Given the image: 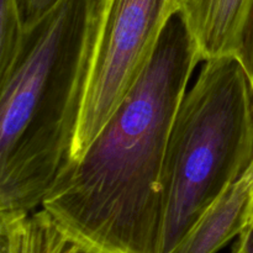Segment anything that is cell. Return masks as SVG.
I'll use <instances>...</instances> for the list:
<instances>
[{
    "mask_svg": "<svg viewBox=\"0 0 253 253\" xmlns=\"http://www.w3.org/2000/svg\"><path fill=\"white\" fill-rule=\"evenodd\" d=\"M59 253H100V252L95 251V250L90 249V247L85 246V245L81 244V242L76 241V240L71 237L68 244L64 246V249Z\"/></svg>",
    "mask_w": 253,
    "mask_h": 253,
    "instance_id": "obj_12",
    "label": "cell"
},
{
    "mask_svg": "<svg viewBox=\"0 0 253 253\" xmlns=\"http://www.w3.org/2000/svg\"><path fill=\"white\" fill-rule=\"evenodd\" d=\"M251 178L244 175L204 214L173 253H216L237 237L247 222Z\"/></svg>",
    "mask_w": 253,
    "mask_h": 253,
    "instance_id": "obj_6",
    "label": "cell"
},
{
    "mask_svg": "<svg viewBox=\"0 0 253 253\" xmlns=\"http://www.w3.org/2000/svg\"><path fill=\"white\" fill-rule=\"evenodd\" d=\"M71 236L42 208L0 211V253H59Z\"/></svg>",
    "mask_w": 253,
    "mask_h": 253,
    "instance_id": "obj_7",
    "label": "cell"
},
{
    "mask_svg": "<svg viewBox=\"0 0 253 253\" xmlns=\"http://www.w3.org/2000/svg\"><path fill=\"white\" fill-rule=\"evenodd\" d=\"M25 36L20 0H0V79L14 66Z\"/></svg>",
    "mask_w": 253,
    "mask_h": 253,
    "instance_id": "obj_8",
    "label": "cell"
},
{
    "mask_svg": "<svg viewBox=\"0 0 253 253\" xmlns=\"http://www.w3.org/2000/svg\"><path fill=\"white\" fill-rule=\"evenodd\" d=\"M236 57L241 62L253 86V5L250 11L247 21L245 24L244 32L241 37V44L237 51Z\"/></svg>",
    "mask_w": 253,
    "mask_h": 253,
    "instance_id": "obj_9",
    "label": "cell"
},
{
    "mask_svg": "<svg viewBox=\"0 0 253 253\" xmlns=\"http://www.w3.org/2000/svg\"><path fill=\"white\" fill-rule=\"evenodd\" d=\"M199 62L178 12L130 93L42 202L72 239L100 253H160L168 141Z\"/></svg>",
    "mask_w": 253,
    "mask_h": 253,
    "instance_id": "obj_1",
    "label": "cell"
},
{
    "mask_svg": "<svg viewBox=\"0 0 253 253\" xmlns=\"http://www.w3.org/2000/svg\"><path fill=\"white\" fill-rule=\"evenodd\" d=\"M239 240L235 244L232 253H253V178L249 192L246 226L240 232Z\"/></svg>",
    "mask_w": 253,
    "mask_h": 253,
    "instance_id": "obj_10",
    "label": "cell"
},
{
    "mask_svg": "<svg viewBox=\"0 0 253 253\" xmlns=\"http://www.w3.org/2000/svg\"><path fill=\"white\" fill-rule=\"evenodd\" d=\"M246 175H247V177L251 178V179L253 178V162H252L251 167H250L249 170H247V172H246Z\"/></svg>",
    "mask_w": 253,
    "mask_h": 253,
    "instance_id": "obj_13",
    "label": "cell"
},
{
    "mask_svg": "<svg viewBox=\"0 0 253 253\" xmlns=\"http://www.w3.org/2000/svg\"><path fill=\"white\" fill-rule=\"evenodd\" d=\"M99 0H58L25 29L0 79V211H32L71 158Z\"/></svg>",
    "mask_w": 253,
    "mask_h": 253,
    "instance_id": "obj_2",
    "label": "cell"
},
{
    "mask_svg": "<svg viewBox=\"0 0 253 253\" xmlns=\"http://www.w3.org/2000/svg\"><path fill=\"white\" fill-rule=\"evenodd\" d=\"M58 0H20L25 29L46 14Z\"/></svg>",
    "mask_w": 253,
    "mask_h": 253,
    "instance_id": "obj_11",
    "label": "cell"
},
{
    "mask_svg": "<svg viewBox=\"0 0 253 253\" xmlns=\"http://www.w3.org/2000/svg\"><path fill=\"white\" fill-rule=\"evenodd\" d=\"M253 0H182L179 15L202 61L236 56Z\"/></svg>",
    "mask_w": 253,
    "mask_h": 253,
    "instance_id": "obj_5",
    "label": "cell"
},
{
    "mask_svg": "<svg viewBox=\"0 0 253 253\" xmlns=\"http://www.w3.org/2000/svg\"><path fill=\"white\" fill-rule=\"evenodd\" d=\"M180 6L182 0H99L90 69L69 161L85 152L130 93Z\"/></svg>",
    "mask_w": 253,
    "mask_h": 253,
    "instance_id": "obj_4",
    "label": "cell"
},
{
    "mask_svg": "<svg viewBox=\"0 0 253 253\" xmlns=\"http://www.w3.org/2000/svg\"><path fill=\"white\" fill-rule=\"evenodd\" d=\"M253 162V86L236 56L204 61L183 96L163 168L160 253H173Z\"/></svg>",
    "mask_w": 253,
    "mask_h": 253,
    "instance_id": "obj_3",
    "label": "cell"
}]
</instances>
